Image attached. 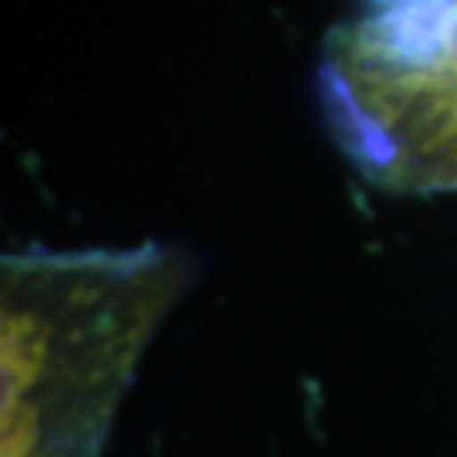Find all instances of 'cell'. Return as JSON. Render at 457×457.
Instances as JSON below:
<instances>
[{"mask_svg":"<svg viewBox=\"0 0 457 457\" xmlns=\"http://www.w3.org/2000/svg\"><path fill=\"white\" fill-rule=\"evenodd\" d=\"M173 247H24L0 271V457H98L163 315Z\"/></svg>","mask_w":457,"mask_h":457,"instance_id":"obj_1","label":"cell"},{"mask_svg":"<svg viewBox=\"0 0 457 457\" xmlns=\"http://www.w3.org/2000/svg\"><path fill=\"white\" fill-rule=\"evenodd\" d=\"M315 79L328 132L366 180L457 194V0H360Z\"/></svg>","mask_w":457,"mask_h":457,"instance_id":"obj_2","label":"cell"}]
</instances>
